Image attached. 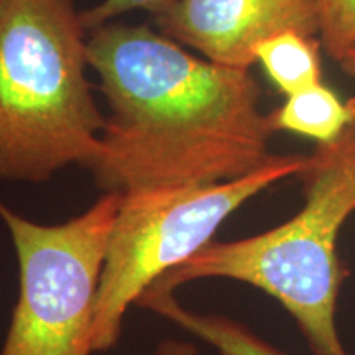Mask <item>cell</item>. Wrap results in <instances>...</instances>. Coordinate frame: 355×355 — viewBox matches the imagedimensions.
<instances>
[{
  "label": "cell",
  "mask_w": 355,
  "mask_h": 355,
  "mask_svg": "<svg viewBox=\"0 0 355 355\" xmlns=\"http://www.w3.org/2000/svg\"><path fill=\"white\" fill-rule=\"evenodd\" d=\"M89 68L109 115L87 166L102 193L214 184L273 157L272 117L248 69L198 58L148 25L92 30Z\"/></svg>",
  "instance_id": "obj_1"
},
{
  "label": "cell",
  "mask_w": 355,
  "mask_h": 355,
  "mask_svg": "<svg viewBox=\"0 0 355 355\" xmlns=\"http://www.w3.org/2000/svg\"><path fill=\"white\" fill-rule=\"evenodd\" d=\"M74 0H0V180L40 184L89 166L102 117Z\"/></svg>",
  "instance_id": "obj_2"
},
{
  "label": "cell",
  "mask_w": 355,
  "mask_h": 355,
  "mask_svg": "<svg viewBox=\"0 0 355 355\" xmlns=\"http://www.w3.org/2000/svg\"><path fill=\"white\" fill-rule=\"evenodd\" d=\"M298 178L304 204L291 219L250 237L212 241L148 290L175 293L207 278L245 283L290 313L314 355H349L336 324L344 278L337 239L355 212V122L318 144Z\"/></svg>",
  "instance_id": "obj_3"
},
{
  "label": "cell",
  "mask_w": 355,
  "mask_h": 355,
  "mask_svg": "<svg viewBox=\"0 0 355 355\" xmlns=\"http://www.w3.org/2000/svg\"><path fill=\"white\" fill-rule=\"evenodd\" d=\"M306 159L308 155H273L259 170L224 183L122 193L97 291L94 352L119 344L127 311L158 278L214 241L224 220L247 201L298 176Z\"/></svg>",
  "instance_id": "obj_4"
},
{
  "label": "cell",
  "mask_w": 355,
  "mask_h": 355,
  "mask_svg": "<svg viewBox=\"0 0 355 355\" xmlns=\"http://www.w3.org/2000/svg\"><path fill=\"white\" fill-rule=\"evenodd\" d=\"M122 193H104L61 224H40L0 199L19 260V300L0 355H92L97 291Z\"/></svg>",
  "instance_id": "obj_5"
},
{
  "label": "cell",
  "mask_w": 355,
  "mask_h": 355,
  "mask_svg": "<svg viewBox=\"0 0 355 355\" xmlns=\"http://www.w3.org/2000/svg\"><path fill=\"white\" fill-rule=\"evenodd\" d=\"M155 21L181 46L237 69H250L257 46L278 33L319 38L316 0H176Z\"/></svg>",
  "instance_id": "obj_6"
},
{
  "label": "cell",
  "mask_w": 355,
  "mask_h": 355,
  "mask_svg": "<svg viewBox=\"0 0 355 355\" xmlns=\"http://www.w3.org/2000/svg\"><path fill=\"white\" fill-rule=\"evenodd\" d=\"M135 306L176 324L196 339L209 344L219 355H286L237 319L184 308L175 293L146 290Z\"/></svg>",
  "instance_id": "obj_7"
},
{
  "label": "cell",
  "mask_w": 355,
  "mask_h": 355,
  "mask_svg": "<svg viewBox=\"0 0 355 355\" xmlns=\"http://www.w3.org/2000/svg\"><path fill=\"white\" fill-rule=\"evenodd\" d=\"M275 132L309 137L318 144L336 140L355 122V97L340 101L322 83L286 96L282 107L270 114Z\"/></svg>",
  "instance_id": "obj_8"
},
{
  "label": "cell",
  "mask_w": 355,
  "mask_h": 355,
  "mask_svg": "<svg viewBox=\"0 0 355 355\" xmlns=\"http://www.w3.org/2000/svg\"><path fill=\"white\" fill-rule=\"evenodd\" d=\"M321 42L298 32H283L261 42L255 50V63H260L272 83L285 96L321 83Z\"/></svg>",
  "instance_id": "obj_9"
},
{
  "label": "cell",
  "mask_w": 355,
  "mask_h": 355,
  "mask_svg": "<svg viewBox=\"0 0 355 355\" xmlns=\"http://www.w3.org/2000/svg\"><path fill=\"white\" fill-rule=\"evenodd\" d=\"M319 42L339 61L355 48V0H316Z\"/></svg>",
  "instance_id": "obj_10"
},
{
  "label": "cell",
  "mask_w": 355,
  "mask_h": 355,
  "mask_svg": "<svg viewBox=\"0 0 355 355\" xmlns=\"http://www.w3.org/2000/svg\"><path fill=\"white\" fill-rule=\"evenodd\" d=\"M175 2L176 0H102L89 10H83L81 17L87 30H96L133 10H146L158 15Z\"/></svg>",
  "instance_id": "obj_11"
},
{
  "label": "cell",
  "mask_w": 355,
  "mask_h": 355,
  "mask_svg": "<svg viewBox=\"0 0 355 355\" xmlns=\"http://www.w3.org/2000/svg\"><path fill=\"white\" fill-rule=\"evenodd\" d=\"M152 355H199V349L196 344L189 343V340L168 337V339H163L157 345Z\"/></svg>",
  "instance_id": "obj_12"
},
{
  "label": "cell",
  "mask_w": 355,
  "mask_h": 355,
  "mask_svg": "<svg viewBox=\"0 0 355 355\" xmlns=\"http://www.w3.org/2000/svg\"><path fill=\"white\" fill-rule=\"evenodd\" d=\"M337 63H339L340 69H343L345 74L355 78V48H352L349 53H345V55L340 58Z\"/></svg>",
  "instance_id": "obj_13"
}]
</instances>
